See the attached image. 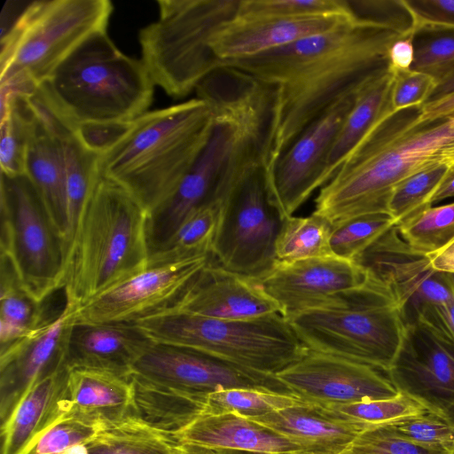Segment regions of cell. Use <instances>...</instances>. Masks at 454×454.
<instances>
[{
    "label": "cell",
    "mask_w": 454,
    "mask_h": 454,
    "mask_svg": "<svg viewBox=\"0 0 454 454\" xmlns=\"http://www.w3.org/2000/svg\"><path fill=\"white\" fill-rule=\"evenodd\" d=\"M403 36L387 26L356 17L335 29L223 62L276 89L275 127L265 172L334 102L388 70V50Z\"/></svg>",
    "instance_id": "1"
},
{
    "label": "cell",
    "mask_w": 454,
    "mask_h": 454,
    "mask_svg": "<svg viewBox=\"0 0 454 454\" xmlns=\"http://www.w3.org/2000/svg\"><path fill=\"white\" fill-rule=\"evenodd\" d=\"M421 106L382 118L320 188L313 212L332 223L362 215L388 214L395 186L438 162V153L454 142V114L425 121Z\"/></svg>",
    "instance_id": "2"
},
{
    "label": "cell",
    "mask_w": 454,
    "mask_h": 454,
    "mask_svg": "<svg viewBox=\"0 0 454 454\" xmlns=\"http://www.w3.org/2000/svg\"><path fill=\"white\" fill-rule=\"evenodd\" d=\"M214 124L213 110L198 98L148 111L98 155L99 176L126 189L149 214L176 190Z\"/></svg>",
    "instance_id": "3"
},
{
    "label": "cell",
    "mask_w": 454,
    "mask_h": 454,
    "mask_svg": "<svg viewBox=\"0 0 454 454\" xmlns=\"http://www.w3.org/2000/svg\"><path fill=\"white\" fill-rule=\"evenodd\" d=\"M147 215L126 189L99 177L68 244L65 306L76 311L148 266Z\"/></svg>",
    "instance_id": "4"
},
{
    "label": "cell",
    "mask_w": 454,
    "mask_h": 454,
    "mask_svg": "<svg viewBox=\"0 0 454 454\" xmlns=\"http://www.w3.org/2000/svg\"><path fill=\"white\" fill-rule=\"evenodd\" d=\"M154 87L142 59L121 51L105 31L82 43L35 93L81 128L131 122L149 111Z\"/></svg>",
    "instance_id": "5"
},
{
    "label": "cell",
    "mask_w": 454,
    "mask_h": 454,
    "mask_svg": "<svg viewBox=\"0 0 454 454\" xmlns=\"http://www.w3.org/2000/svg\"><path fill=\"white\" fill-rule=\"evenodd\" d=\"M286 319L308 349L362 363L385 373L406 326L390 290L371 275L363 286Z\"/></svg>",
    "instance_id": "6"
},
{
    "label": "cell",
    "mask_w": 454,
    "mask_h": 454,
    "mask_svg": "<svg viewBox=\"0 0 454 454\" xmlns=\"http://www.w3.org/2000/svg\"><path fill=\"white\" fill-rule=\"evenodd\" d=\"M113 10L109 0L27 3L2 30L0 86L34 94L82 43L106 31Z\"/></svg>",
    "instance_id": "7"
},
{
    "label": "cell",
    "mask_w": 454,
    "mask_h": 454,
    "mask_svg": "<svg viewBox=\"0 0 454 454\" xmlns=\"http://www.w3.org/2000/svg\"><path fill=\"white\" fill-rule=\"evenodd\" d=\"M134 324L153 341L197 349L265 376L274 377L308 350L281 314L223 320L167 309Z\"/></svg>",
    "instance_id": "8"
},
{
    "label": "cell",
    "mask_w": 454,
    "mask_h": 454,
    "mask_svg": "<svg viewBox=\"0 0 454 454\" xmlns=\"http://www.w3.org/2000/svg\"><path fill=\"white\" fill-rule=\"evenodd\" d=\"M240 0H159V16L140 29L141 59L156 86L181 98L222 66L212 39Z\"/></svg>",
    "instance_id": "9"
},
{
    "label": "cell",
    "mask_w": 454,
    "mask_h": 454,
    "mask_svg": "<svg viewBox=\"0 0 454 454\" xmlns=\"http://www.w3.org/2000/svg\"><path fill=\"white\" fill-rule=\"evenodd\" d=\"M1 255L20 284L43 302L63 289L67 247L27 176L7 177L0 184Z\"/></svg>",
    "instance_id": "10"
},
{
    "label": "cell",
    "mask_w": 454,
    "mask_h": 454,
    "mask_svg": "<svg viewBox=\"0 0 454 454\" xmlns=\"http://www.w3.org/2000/svg\"><path fill=\"white\" fill-rule=\"evenodd\" d=\"M207 103L215 115L207 144L174 193L147 215L149 257L192 211L218 201V184L227 162L239 144L260 128L253 106L238 93L217 92Z\"/></svg>",
    "instance_id": "11"
},
{
    "label": "cell",
    "mask_w": 454,
    "mask_h": 454,
    "mask_svg": "<svg viewBox=\"0 0 454 454\" xmlns=\"http://www.w3.org/2000/svg\"><path fill=\"white\" fill-rule=\"evenodd\" d=\"M282 222L269 201L263 167L231 182L219 199L214 261L231 272L261 278L277 262L275 244Z\"/></svg>",
    "instance_id": "12"
},
{
    "label": "cell",
    "mask_w": 454,
    "mask_h": 454,
    "mask_svg": "<svg viewBox=\"0 0 454 454\" xmlns=\"http://www.w3.org/2000/svg\"><path fill=\"white\" fill-rule=\"evenodd\" d=\"M128 376L191 395L226 388L286 391L275 377L242 369L197 349L153 340L134 362Z\"/></svg>",
    "instance_id": "13"
},
{
    "label": "cell",
    "mask_w": 454,
    "mask_h": 454,
    "mask_svg": "<svg viewBox=\"0 0 454 454\" xmlns=\"http://www.w3.org/2000/svg\"><path fill=\"white\" fill-rule=\"evenodd\" d=\"M212 254L148 264L79 308L74 322L136 323L175 306Z\"/></svg>",
    "instance_id": "14"
},
{
    "label": "cell",
    "mask_w": 454,
    "mask_h": 454,
    "mask_svg": "<svg viewBox=\"0 0 454 454\" xmlns=\"http://www.w3.org/2000/svg\"><path fill=\"white\" fill-rule=\"evenodd\" d=\"M355 94L340 98L317 117L265 173L269 201L282 219L292 216L317 189L324 186L329 149L353 105Z\"/></svg>",
    "instance_id": "15"
},
{
    "label": "cell",
    "mask_w": 454,
    "mask_h": 454,
    "mask_svg": "<svg viewBox=\"0 0 454 454\" xmlns=\"http://www.w3.org/2000/svg\"><path fill=\"white\" fill-rule=\"evenodd\" d=\"M274 377L286 391L317 405L384 399L399 393L382 371L309 349Z\"/></svg>",
    "instance_id": "16"
},
{
    "label": "cell",
    "mask_w": 454,
    "mask_h": 454,
    "mask_svg": "<svg viewBox=\"0 0 454 454\" xmlns=\"http://www.w3.org/2000/svg\"><path fill=\"white\" fill-rule=\"evenodd\" d=\"M355 262L390 290L405 325L416 323L425 307L446 302L454 296L447 274L434 270L427 255L411 249L396 225Z\"/></svg>",
    "instance_id": "17"
},
{
    "label": "cell",
    "mask_w": 454,
    "mask_h": 454,
    "mask_svg": "<svg viewBox=\"0 0 454 454\" xmlns=\"http://www.w3.org/2000/svg\"><path fill=\"white\" fill-rule=\"evenodd\" d=\"M398 392L445 419L454 404V347L416 322L405 326L386 372Z\"/></svg>",
    "instance_id": "18"
},
{
    "label": "cell",
    "mask_w": 454,
    "mask_h": 454,
    "mask_svg": "<svg viewBox=\"0 0 454 454\" xmlns=\"http://www.w3.org/2000/svg\"><path fill=\"white\" fill-rule=\"evenodd\" d=\"M370 274L354 261L329 255L294 262L278 261L254 279L289 318L342 293L358 288Z\"/></svg>",
    "instance_id": "19"
},
{
    "label": "cell",
    "mask_w": 454,
    "mask_h": 454,
    "mask_svg": "<svg viewBox=\"0 0 454 454\" xmlns=\"http://www.w3.org/2000/svg\"><path fill=\"white\" fill-rule=\"evenodd\" d=\"M75 310L64 306L0 352V419L4 424L38 381L63 366L64 336Z\"/></svg>",
    "instance_id": "20"
},
{
    "label": "cell",
    "mask_w": 454,
    "mask_h": 454,
    "mask_svg": "<svg viewBox=\"0 0 454 454\" xmlns=\"http://www.w3.org/2000/svg\"><path fill=\"white\" fill-rule=\"evenodd\" d=\"M168 309L223 320L281 314L277 302L254 279L223 268L213 257Z\"/></svg>",
    "instance_id": "21"
},
{
    "label": "cell",
    "mask_w": 454,
    "mask_h": 454,
    "mask_svg": "<svg viewBox=\"0 0 454 454\" xmlns=\"http://www.w3.org/2000/svg\"><path fill=\"white\" fill-rule=\"evenodd\" d=\"M356 18L353 12L299 18H255L236 14L214 35L211 45L223 63L252 57L335 29Z\"/></svg>",
    "instance_id": "22"
},
{
    "label": "cell",
    "mask_w": 454,
    "mask_h": 454,
    "mask_svg": "<svg viewBox=\"0 0 454 454\" xmlns=\"http://www.w3.org/2000/svg\"><path fill=\"white\" fill-rule=\"evenodd\" d=\"M153 341L134 323L73 321L64 336L67 368L102 369L128 376L134 362Z\"/></svg>",
    "instance_id": "23"
},
{
    "label": "cell",
    "mask_w": 454,
    "mask_h": 454,
    "mask_svg": "<svg viewBox=\"0 0 454 454\" xmlns=\"http://www.w3.org/2000/svg\"><path fill=\"white\" fill-rule=\"evenodd\" d=\"M184 445L217 451L254 454H309L290 439L233 413L199 416L170 432Z\"/></svg>",
    "instance_id": "24"
},
{
    "label": "cell",
    "mask_w": 454,
    "mask_h": 454,
    "mask_svg": "<svg viewBox=\"0 0 454 454\" xmlns=\"http://www.w3.org/2000/svg\"><path fill=\"white\" fill-rule=\"evenodd\" d=\"M249 419L290 439L309 454H342L363 432L375 427L340 419L312 403Z\"/></svg>",
    "instance_id": "25"
},
{
    "label": "cell",
    "mask_w": 454,
    "mask_h": 454,
    "mask_svg": "<svg viewBox=\"0 0 454 454\" xmlns=\"http://www.w3.org/2000/svg\"><path fill=\"white\" fill-rule=\"evenodd\" d=\"M27 99L34 114L53 134L60 146L67 184L68 247L82 211L100 177L98 154L86 145L76 127L54 112L35 92Z\"/></svg>",
    "instance_id": "26"
},
{
    "label": "cell",
    "mask_w": 454,
    "mask_h": 454,
    "mask_svg": "<svg viewBox=\"0 0 454 454\" xmlns=\"http://www.w3.org/2000/svg\"><path fill=\"white\" fill-rule=\"evenodd\" d=\"M67 366L38 381L1 425V454H22L27 446L64 414Z\"/></svg>",
    "instance_id": "27"
},
{
    "label": "cell",
    "mask_w": 454,
    "mask_h": 454,
    "mask_svg": "<svg viewBox=\"0 0 454 454\" xmlns=\"http://www.w3.org/2000/svg\"><path fill=\"white\" fill-rule=\"evenodd\" d=\"M26 176L36 190L55 227L67 242L68 211L62 153L56 137L35 114Z\"/></svg>",
    "instance_id": "28"
},
{
    "label": "cell",
    "mask_w": 454,
    "mask_h": 454,
    "mask_svg": "<svg viewBox=\"0 0 454 454\" xmlns=\"http://www.w3.org/2000/svg\"><path fill=\"white\" fill-rule=\"evenodd\" d=\"M133 384L129 376L88 367L68 370L65 414L79 411L115 419L133 413Z\"/></svg>",
    "instance_id": "29"
},
{
    "label": "cell",
    "mask_w": 454,
    "mask_h": 454,
    "mask_svg": "<svg viewBox=\"0 0 454 454\" xmlns=\"http://www.w3.org/2000/svg\"><path fill=\"white\" fill-rule=\"evenodd\" d=\"M395 74L388 70L364 83L329 149L323 174L324 185L333 176L348 153L386 115L392 113L391 89Z\"/></svg>",
    "instance_id": "30"
},
{
    "label": "cell",
    "mask_w": 454,
    "mask_h": 454,
    "mask_svg": "<svg viewBox=\"0 0 454 454\" xmlns=\"http://www.w3.org/2000/svg\"><path fill=\"white\" fill-rule=\"evenodd\" d=\"M87 454H188V447L172 434L134 413L112 419L84 445Z\"/></svg>",
    "instance_id": "31"
},
{
    "label": "cell",
    "mask_w": 454,
    "mask_h": 454,
    "mask_svg": "<svg viewBox=\"0 0 454 454\" xmlns=\"http://www.w3.org/2000/svg\"><path fill=\"white\" fill-rule=\"evenodd\" d=\"M42 304L26 291L10 262L1 255V349L21 339L47 319L43 317Z\"/></svg>",
    "instance_id": "32"
},
{
    "label": "cell",
    "mask_w": 454,
    "mask_h": 454,
    "mask_svg": "<svg viewBox=\"0 0 454 454\" xmlns=\"http://www.w3.org/2000/svg\"><path fill=\"white\" fill-rule=\"evenodd\" d=\"M309 403L297 395L285 391L262 388H226L206 395L203 397L199 416L233 413L253 419L286 408Z\"/></svg>",
    "instance_id": "33"
},
{
    "label": "cell",
    "mask_w": 454,
    "mask_h": 454,
    "mask_svg": "<svg viewBox=\"0 0 454 454\" xmlns=\"http://www.w3.org/2000/svg\"><path fill=\"white\" fill-rule=\"evenodd\" d=\"M332 228L328 219L314 212L284 218L275 244L277 260L294 262L333 255L330 249Z\"/></svg>",
    "instance_id": "34"
},
{
    "label": "cell",
    "mask_w": 454,
    "mask_h": 454,
    "mask_svg": "<svg viewBox=\"0 0 454 454\" xmlns=\"http://www.w3.org/2000/svg\"><path fill=\"white\" fill-rule=\"evenodd\" d=\"M218 215L219 200L207 203L192 211L170 239L150 255L148 264L212 254Z\"/></svg>",
    "instance_id": "35"
},
{
    "label": "cell",
    "mask_w": 454,
    "mask_h": 454,
    "mask_svg": "<svg viewBox=\"0 0 454 454\" xmlns=\"http://www.w3.org/2000/svg\"><path fill=\"white\" fill-rule=\"evenodd\" d=\"M27 98H17L1 110L0 167L1 174L7 177L26 176L27 174L34 125V114Z\"/></svg>",
    "instance_id": "36"
},
{
    "label": "cell",
    "mask_w": 454,
    "mask_h": 454,
    "mask_svg": "<svg viewBox=\"0 0 454 454\" xmlns=\"http://www.w3.org/2000/svg\"><path fill=\"white\" fill-rule=\"evenodd\" d=\"M396 229L413 251L435 254L454 241V202L427 207L398 223Z\"/></svg>",
    "instance_id": "37"
},
{
    "label": "cell",
    "mask_w": 454,
    "mask_h": 454,
    "mask_svg": "<svg viewBox=\"0 0 454 454\" xmlns=\"http://www.w3.org/2000/svg\"><path fill=\"white\" fill-rule=\"evenodd\" d=\"M111 420L100 415L70 411L39 434L22 454H64L92 441Z\"/></svg>",
    "instance_id": "38"
},
{
    "label": "cell",
    "mask_w": 454,
    "mask_h": 454,
    "mask_svg": "<svg viewBox=\"0 0 454 454\" xmlns=\"http://www.w3.org/2000/svg\"><path fill=\"white\" fill-rule=\"evenodd\" d=\"M395 225L397 222L386 213L362 215L333 223L331 252L337 257L355 262Z\"/></svg>",
    "instance_id": "39"
},
{
    "label": "cell",
    "mask_w": 454,
    "mask_h": 454,
    "mask_svg": "<svg viewBox=\"0 0 454 454\" xmlns=\"http://www.w3.org/2000/svg\"><path fill=\"white\" fill-rule=\"evenodd\" d=\"M450 168L441 162L407 176L393 189L387 203L388 214L397 224L430 207V200Z\"/></svg>",
    "instance_id": "40"
},
{
    "label": "cell",
    "mask_w": 454,
    "mask_h": 454,
    "mask_svg": "<svg viewBox=\"0 0 454 454\" xmlns=\"http://www.w3.org/2000/svg\"><path fill=\"white\" fill-rule=\"evenodd\" d=\"M411 70L431 75L438 83L454 72V27L423 26L414 28Z\"/></svg>",
    "instance_id": "41"
},
{
    "label": "cell",
    "mask_w": 454,
    "mask_h": 454,
    "mask_svg": "<svg viewBox=\"0 0 454 454\" xmlns=\"http://www.w3.org/2000/svg\"><path fill=\"white\" fill-rule=\"evenodd\" d=\"M319 406L340 419L375 427L428 412L419 403L401 392L389 398Z\"/></svg>",
    "instance_id": "42"
},
{
    "label": "cell",
    "mask_w": 454,
    "mask_h": 454,
    "mask_svg": "<svg viewBox=\"0 0 454 454\" xmlns=\"http://www.w3.org/2000/svg\"><path fill=\"white\" fill-rule=\"evenodd\" d=\"M348 0H240L238 15L299 18L350 12Z\"/></svg>",
    "instance_id": "43"
},
{
    "label": "cell",
    "mask_w": 454,
    "mask_h": 454,
    "mask_svg": "<svg viewBox=\"0 0 454 454\" xmlns=\"http://www.w3.org/2000/svg\"><path fill=\"white\" fill-rule=\"evenodd\" d=\"M395 434L411 442L451 451L454 426L434 413L406 418L387 425Z\"/></svg>",
    "instance_id": "44"
},
{
    "label": "cell",
    "mask_w": 454,
    "mask_h": 454,
    "mask_svg": "<svg viewBox=\"0 0 454 454\" xmlns=\"http://www.w3.org/2000/svg\"><path fill=\"white\" fill-rule=\"evenodd\" d=\"M442 449L416 444L395 434L387 425L363 432L342 454H450Z\"/></svg>",
    "instance_id": "45"
},
{
    "label": "cell",
    "mask_w": 454,
    "mask_h": 454,
    "mask_svg": "<svg viewBox=\"0 0 454 454\" xmlns=\"http://www.w3.org/2000/svg\"><path fill=\"white\" fill-rule=\"evenodd\" d=\"M354 14L387 26L404 35L413 34L414 22L403 0H348Z\"/></svg>",
    "instance_id": "46"
},
{
    "label": "cell",
    "mask_w": 454,
    "mask_h": 454,
    "mask_svg": "<svg viewBox=\"0 0 454 454\" xmlns=\"http://www.w3.org/2000/svg\"><path fill=\"white\" fill-rule=\"evenodd\" d=\"M391 89V107L393 112L423 106L437 85L429 74L410 70L394 74Z\"/></svg>",
    "instance_id": "47"
},
{
    "label": "cell",
    "mask_w": 454,
    "mask_h": 454,
    "mask_svg": "<svg viewBox=\"0 0 454 454\" xmlns=\"http://www.w3.org/2000/svg\"><path fill=\"white\" fill-rule=\"evenodd\" d=\"M403 1L412 16L414 28L423 26L454 27V0Z\"/></svg>",
    "instance_id": "48"
},
{
    "label": "cell",
    "mask_w": 454,
    "mask_h": 454,
    "mask_svg": "<svg viewBox=\"0 0 454 454\" xmlns=\"http://www.w3.org/2000/svg\"><path fill=\"white\" fill-rule=\"evenodd\" d=\"M417 322L454 347V296L446 302L422 309Z\"/></svg>",
    "instance_id": "49"
},
{
    "label": "cell",
    "mask_w": 454,
    "mask_h": 454,
    "mask_svg": "<svg viewBox=\"0 0 454 454\" xmlns=\"http://www.w3.org/2000/svg\"><path fill=\"white\" fill-rule=\"evenodd\" d=\"M387 58L388 68L394 74L411 70L415 58L412 35L394 42L388 50Z\"/></svg>",
    "instance_id": "50"
},
{
    "label": "cell",
    "mask_w": 454,
    "mask_h": 454,
    "mask_svg": "<svg viewBox=\"0 0 454 454\" xmlns=\"http://www.w3.org/2000/svg\"><path fill=\"white\" fill-rule=\"evenodd\" d=\"M454 114V93L421 106V120L432 121Z\"/></svg>",
    "instance_id": "51"
},
{
    "label": "cell",
    "mask_w": 454,
    "mask_h": 454,
    "mask_svg": "<svg viewBox=\"0 0 454 454\" xmlns=\"http://www.w3.org/2000/svg\"><path fill=\"white\" fill-rule=\"evenodd\" d=\"M427 256L434 270L454 274V241L441 251Z\"/></svg>",
    "instance_id": "52"
},
{
    "label": "cell",
    "mask_w": 454,
    "mask_h": 454,
    "mask_svg": "<svg viewBox=\"0 0 454 454\" xmlns=\"http://www.w3.org/2000/svg\"><path fill=\"white\" fill-rule=\"evenodd\" d=\"M454 198V168H450L443 181L438 186L430 200V205L433 206L444 200Z\"/></svg>",
    "instance_id": "53"
},
{
    "label": "cell",
    "mask_w": 454,
    "mask_h": 454,
    "mask_svg": "<svg viewBox=\"0 0 454 454\" xmlns=\"http://www.w3.org/2000/svg\"><path fill=\"white\" fill-rule=\"evenodd\" d=\"M454 93V72L440 81L426 103L438 100Z\"/></svg>",
    "instance_id": "54"
},
{
    "label": "cell",
    "mask_w": 454,
    "mask_h": 454,
    "mask_svg": "<svg viewBox=\"0 0 454 454\" xmlns=\"http://www.w3.org/2000/svg\"><path fill=\"white\" fill-rule=\"evenodd\" d=\"M437 160L454 168V142L445 146L437 155Z\"/></svg>",
    "instance_id": "55"
},
{
    "label": "cell",
    "mask_w": 454,
    "mask_h": 454,
    "mask_svg": "<svg viewBox=\"0 0 454 454\" xmlns=\"http://www.w3.org/2000/svg\"><path fill=\"white\" fill-rule=\"evenodd\" d=\"M85 445V444H84ZM84 445H80L72 448L66 451L64 454H87Z\"/></svg>",
    "instance_id": "56"
},
{
    "label": "cell",
    "mask_w": 454,
    "mask_h": 454,
    "mask_svg": "<svg viewBox=\"0 0 454 454\" xmlns=\"http://www.w3.org/2000/svg\"><path fill=\"white\" fill-rule=\"evenodd\" d=\"M445 419L454 426V404L447 411Z\"/></svg>",
    "instance_id": "57"
},
{
    "label": "cell",
    "mask_w": 454,
    "mask_h": 454,
    "mask_svg": "<svg viewBox=\"0 0 454 454\" xmlns=\"http://www.w3.org/2000/svg\"><path fill=\"white\" fill-rule=\"evenodd\" d=\"M447 274V278H448V281L451 286V289L454 293V274L453 273H446Z\"/></svg>",
    "instance_id": "58"
},
{
    "label": "cell",
    "mask_w": 454,
    "mask_h": 454,
    "mask_svg": "<svg viewBox=\"0 0 454 454\" xmlns=\"http://www.w3.org/2000/svg\"><path fill=\"white\" fill-rule=\"evenodd\" d=\"M199 454H217L215 451L196 448Z\"/></svg>",
    "instance_id": "59"
},
{
    "label": "cell",
    "mask_w": 454,
    "mask_h": 454,
    "mask_svg": "<svg viewBox=\"0 0 454 454\" xmlns=\"http://www.w3.org/2000/svg\"><path fill=\"white\" fill-rule=\"evenodd\" d=\"M186 446L188 447V454H199L196 448L188 445Z\"/></svg>",
    "instance_id": "60"
},
{
    "label": "cell",
    "mask_w": 454,
    "mask_h": 454,
    "mask_svg": "<svg viewBox=\"0 0 454 454\" xmlns=\"http://www.w3.org/2000/svg\"><path fill=\"white\" fill-rule=\"evenodd\" d=\"M450 454H454V449L450 451Z\"/></svg>",
    "instance_id": "61"
}]
</instances>
